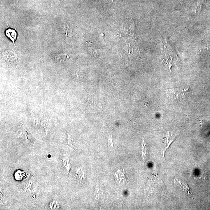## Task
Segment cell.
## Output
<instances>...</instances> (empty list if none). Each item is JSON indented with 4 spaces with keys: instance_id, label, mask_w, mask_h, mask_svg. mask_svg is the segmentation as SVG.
<instances>
[{
    "instance_id": "obj_1",
    "label": "cell",
    "mask_w": 210,
    "mask_h": 210,
    "mask_svg": "<svg viewBox=\"0 0 210 210\" xmlns=\"http://www.w3.org/2000/svg\"><path fill=\"white\" fill-rule=\"evenodd\" d=\"M161 49L163 55V59L168 62V63L170 64V62L171 61L173 62L174 58H178V57L172 46L165 40H162Z\"/></svg>"
},
{
    "instance_id": "obj_2",
    "label": "cell",
    "mask_w": 210,
    "mask_h": 210,
    "mask_svg": "<svg viewBox=\"0 0 210 210\" xmlns=\"http://www.w3.org/2000/svg\"><path fill=\"white\" fill-rule=\"evenodd\" d=\"M176 136L172 135V134L170 133L169 132H167V133L166 134L165 137V143L163 145V147L162 148L161 151L162 154L163 156H164V158L165 154L166 151H167V149H168L171 144L176 139Z\"/></svg>"
},
{
    "instance_id": "obj_3",
    "label": "cell",
    "mask_w": 210,
    "mask_h": 210,
    "mask_svg": "<svg viewBox=\"0 0 210 210\" xmlns=\"http://www.w3.org/2000/svg\"><path fill=\"white\" fill-rule=\"evenodd\" d=\"M3 59L4 62L8 65H14L17 61L15 54L10 51H6L3 53Z\"/></svg>"
},
{
    "instance_id": "obj_4",
    "label": "cell",
    "mask_w": 210,
    "mask_h": 210,
    "mask_svg": "<svg viewBox=\"0 0 210 210\" xmlns=\"http://www.w3.org/2000/svg\"><path fill=\"white\" fill-rule=\"evenodd\" d=\"M116 179L117 182L119 184L125 183L126 182L125 174L124 170L121 171V170H118L115 173Z\"/></svg>"
},
{
    "instance_id": "obj_5",
    "label": "cell",
    "mask_w": 210,
    "mask_h": 210,
    "mask_svg": "<svg viewBox=\"0 0 210 210\" xmlns=\"http://www.w3.org/2000/svg\"><path fill=\"white\" fill-rule=\"evenodd\" d=\"M6 35L8 38H10L14 45V42L17 39V34L15 30L13 29H7L5 32Z\"/></svg>"
},
{
    "instance_id": "obj_6",
    "label": "cell",
    "mask_w": 210,
    "mask_h": 210,
    "mask_svg": "<svg viewBox=\"0 0 210 210\" xmlns=\"http://www.w3.org/2000/svg\"><path fill=\"white\" fill-rule=\"evenodd\" d=\"M172 92V95L175 99L180 98L181 97H183L184 93L187 92V90H182L179 89H174L171 90Z\"/></svg>"
},
{
    "instance_id": "obj_7",
    "label": "cell",
    "mask_w": 210,
    "mask_h": 210,
    "mask_svg": "<svg viewBox=\"0 0 210 210\" xmlns=\"http://www.w3.org/2000/svg\"><path fill=\"white\" fill-rule=\"evenodd\" d=\"M142 155H143L144 161V162H145L147 159V156H148V151H147V147H146V144L144 140L142 146Z\"/></svg>"
},
{
    "instance_id": "obj_8",
    "label": "cell",
    "mask_w": 210,
    "mask_h": 210,
    "mask_svg": "<svg viewBox=\"0 0 210 210\" xmlns=\"http://www.w3.org/2000/svg\"><path fill=\"white\" fill-rule=\"evenodd\" d=\"M69 138H68V144L70 145V147H73V148H74V146H75V143H74V139L71 136V135H68Z\"/></svg>"
},
{
    "instance_id": "obj_9",
    "label": "cell",
    "mask_w": 210,
    "mask_h": 210,
    "mask_svg": "<svg viewBox=\"0 0 210 210\" xmlns=\"http://www.w3.org/2000/svg\"><path fill=\"white\" fill-rule=\"evenodd\" d=\"M63 161L64 165V167L66 168L67 169V172H68L70 169V167H70V163H69V162L67 159H64Z\"/></svg>"
},
{
    "instance_id": "obj_10",
    "label": "cell",
    "mask_w": 210,
    "mask_h": 210,
    "mask_svg": "<svg viewBox=\"0 0 210 210\" xmlns=\"http://www.w3.org/2000/svg\"><path fill=\"white\" fill-rule=\"evenodd\" d=\"M202 2H202V1L198 2L197 5L196 6V8H195V13H198L200 11L201 9V6L202 5Z\"/></svg>"
},
{
    "instance_id": "obj_11",
    "label": "cell",
    "mask_w": 210,
    "mask_h": 210,
    "mask_svg": "<svg viewBox=\"0 0 210 210\" xmlns=\"http://www.w3.org/2000/svg\"><path fill=\"white\" fill-rule=\"evenodd\" d=\"M58 205L57 204L56 202H52L51 203V205H50V208L51 209H57V207Z\"/></svg>"
},
{
    "instance_id": "obj_12",
    "label": "cell",
    "mask_w": 210,
    "mask_h": 210,
    "mask_svg": "<svg viewBox=\"0 0 210 210\" xmlns=\"http://www.w3.org/2000/svg\"><path fill=\"white\" fill-rule=\"evenodd\" d=\"M108 143L109 147H113V142L112 135H110V136L109 137Z\"/></svg>"
},
{
    "instance_id": "obj_13",
    "label": "cell",
    "mask_w": 210,
    "mask_h": 210,
    "mask_svg": "<svg viewBox=\"0 0 210 210\" xmlns=\"http://www.w3.org/2000/svg\"><path fill=\"white\" fill-rule=\"evenodd\" d=\"M77 76H78V78H83V73L81 70H79L77 72Z\"/></svg>"
},
{
    "instance_id": "obj_14",
    "label": "cell",
    "mask_w": 210,
    "mask_h": 210,
    "mask_svg": "<svg viewBox=\"0 0 210 210\" xmlns=\"http://www.w3.org/2000/svg\"><path fill=\"white\" fill-rule=\"evenodd\" d=\"M111 1L112 2H114L115 1H116V0H111Z\"/></svg>"
}]
</instances>
